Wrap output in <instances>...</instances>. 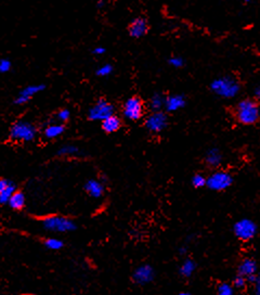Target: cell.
Returning a JSON list of instances; mask_svg holds the SVG:
<instances>
[{
  "label": "cell",
  "mask_w": 260,
  "mask_h": 295,
  "mask_svg": "<svg viewBox=\"0 0 260 295\" xmlns=\"http://www.w3.org/2000/svg\"><path fill=\"white\" fill-rule=\"evenodd\" d=\"M234 113H236V120L243 125H254L259 121L260 117V111L257 102L250 99L240 101L236 104Z\"/></svg>",
  "instance_id": "1"
},
{
  "label": "cell",
  "mask_w": 260,
  "mask_h": 295,
  "mask_svg": "<svg viewBox=\"0 0 260 295\" xmlns=\"http://www.w3.org/2000/svg\"><path fill=\"white\" fill-rule=\"evenodd\" d=\"M210 89L218 97L224 98V99H232V98L238 95L240 85L234 77L222 76L212 81L210 84Z\"/></svg>",
  "instance_id": "2"
},
{
  "label": "cell",
  "mask_w": 260,
  "mask_h": 295,
  "mask_svg": "<svg viewBox=\"0 0 260 295\" xmlns=\"http://www.w3.org/2000/svg\"><path fill=\"white\" fill-rule=\"evenodd\" d=\"M36 136L37 128L34 124L28 121L20 120L13 124L10 128V138L12 140L30 142L36 138Z\"/></svg>",
  "instance_id": "3"
},
{
  "label": "cell",
  "mask_w": 260,
  "mask_h": 295,
  "mask_svg": "<svg viewBox=\"0 0 260 295\" xmlns=\"http://www.w3.org/2000/svg\"><path fill=\"white\" fill-rule=\"evenodd\" d=\"M42 226L46 230L54 232H70L76 229L75 222L63 216H49L44 219Z\"/></svg>",
  "instance_id": "4"
},
{
  "label": "cell",
  "mask_w": 260,
  "mask_h": 295,
  "mask_svg": "<svg viewBox=\"0 0 260 295\" xmlns=\"http://www.w3.org/2000/svg\"><path fill=\"white\" fill-rule=\"evenodd\" d=\"M233 185V176L224 172V170H217V172L210 175L206 181V187L212 191L221 192L229 189Z\"/></svg>",
  "instance_id": "5"
},
{
  "label": "cell",
  "mask_w": 260,
  "mask_h": 295,
  "mask_svg": "<svg viewBox=\"0 0 260 295\" xmlns=\"http://www.w3.org/2000/svg\"><path fill=\"white\" fill-rule=\"evenodd\" d=\"M258 227L255 221L250 218H243L238 220L233 226V232L236 237L242 241H250L257 234Z\"/></svg>",
  "instance_id": "6"
},
{
  "label": "cell",
  "mask_w": 260,
  "mask_h": 295,
  "mask_svg": "<svg viewBox=\"0 0 260 295\" xmlns=\"http://www.w3.org/2000/svg\"><path fill=\"white\" fill-rule=\"evenodd\" d=\"M144 113V104L139 97H130L124 102L122 106V115L128 121L136 122L139 121Z\"/></svg>",
  "instance_id": "7"
},
{
  "label": "cell",
  "mask_w": 260,
  "mask_h": 295,
  "mask_svg": "<svg viewBox=\"0 0 260 295\" xmlns=\"http://www.w3.org/2000/svg\"><path fill=\"white\" fill-rule=\"evenodd\" d=\"M115 108L106 99H99L88 111V119L90 121H103L114 114Z\"/></svg>",
  "instance_id": "8"
},
{
  "label": "cell",
  "mask_w": 260,
  "mask_h": 295,
  "mask_svg": "<svg viewBox=\"0 0 260 295\" xmlns=\"http://www.w3.org/2000/svg\"><path fill=\"white\" fill-rule=\"evenodd\" d=\"M144 125L150 133L158 134L167 127L168 117L162 111H154L146 119Z\"/></svg>",
  "instance_id": "9"
},
{
  "label": "cell",
  "mask_w": 260,
  "mask_h": 295,
  "mask_svg": "<svg viewBox=\"0 0 260 295\" xmlns=\"http://www.w3.org/2000/svg\"><path fill=\"white\" fill-rule=\"evenodd\" d=\"M155 278L154 268L148 264H143L136 267L132 272L134 282L139 285H146L151 283Z\"/></svg>",
  "instance_id": "10"
},
{
  "label": "cell",
  "mask_w": 260,
  "mask_h": 295,
  "mask_svg": "<svg viewBox=\"0 0 260 295\" xmlns=\"http://www.w3.org/2000/svg\"><path fill=\"white\" fill-rule=\"evenodd\" d=\"M46 89L44 85L42 84H35V85H30V86H26L23 88L21 91H20L18 95L14 99V104L16 106H23V104H26L30 102L32 97L38 95L39 93H42V90Z\"/></svg>",
  "instance_id": "11"
},
{
  "label": "cell",
  "mask_w": 260,
  "mask_h": 295,
  "mask_svg": "<svg viewBox=\"0 0 260 295\" xmlns=\"http://www.w3.org/2000/svg\"><path fill=\"white\" fill-rule=\"evenodd\" d=\"M148 32V24L146 19L144 18H136L134 21L130 23L129 28H128V33L130 37L132 38H142L143 36H146Z\"/></svg>",
  "instance_id": "12"
},
{
  "label": "cell",
  "mask_w": 260,
  "mask_h": 295,
  "mask_svg": "<svg viewBox=\"0 0 260 295\" xmlns=\"http://www.w3.org/2000/svg\"><path fill=\"white\" fill-rule=\"evenodd\" d=\"M257 270H258L257 261L254 258L246 257L240 263L238 268V274H240V276L247 278L250 276H252V274H256Z\"/></svg>",
  "instance_id": "13"
},
{
  "label": "cell",
  "mask_w": 260,
  "mask_h": 295,
  "mask_svg": "<svg viewBox=\"0 0 260 295\" xmlns=\"http://www.w3.org/2000/svg\"><path fill=\"white\" fill-rule=\"evenodd\" d=\"M186 107V98L184 95H172L165 98V109L167 112H177Z\"/></svg>",
  "instance_id": "14"
},
{
  "label": "cell",
  "mask_w": 260,
  "mask_h": 295,
  "mask_svg": "<svg viewBox=\"0 0 260 295\" xmlns=\"http://www.w3.org/2000/svg\"><path fill=\"white\" fill-rule=\"evenodd\" d=\"M84 190L90 196H92L94 199H99L104 193V185L100 180L89 179L84 183Z\"/></svg>",
  "instance_id": "15"
},
{
  "label": "cell",
  "mask_w": 260,
  "mask_h": 295,
  "mask_svg": "<svg viewBox=\"0 0 260 295\" xmlns=\"http://www.w3.org/2000/svg\"><path fill=\"white\" fill-rule=\"evenodd\" d=\"M101 127L106 134H114L122 127V121L117 115L113 114L101 122Z\"/></svg>",
  "instance_id": "16"
},
{
  "label": "cell",
  "mask_w": 260,
  "mask_h": 295,
  "mask_svg": "<svg viewBox=\"0 0 260 295\" xmlns=\"http://www.w3.org/2000/svg\"><path fill=\"white\" fill-rule=\"evenodd\" d=\"M205 163L210 167L216 168L222 163V153L218 148H212L205 154Z\"/></svg>",
  "instance_id": "17"
},
{
  "label": "cell",
  "mask_w": 260,
  "mask_h": 295,
  "mask_svg": "<svg viewBox=\"0 0 260 295\" xmlns=\"http://www.w3.org/2000/svg\"><path fill=\"white\" fill-rule=\"evenodd\" d=\"M64 132H65V126L62 123H54L46 126L44 130V136L47 139H56L58 138V137L63 135Z\"/></svg>",
  "instance_id": "18"
},
{
  "label": "cell",
  "mask_w": 260,
  "mask_h": 295,
  "mask_svg": "<svg viewBox=\"0 0 260 295\" xmlns=\"http://www.w3.org/2000/svg\"><path fill=\"white\" fill-rule=\"evenodd\" d=\"M196 270V263L192 259H186L179 268V273L181 277L190 278L193 276V273Z\"/></svg>",
  "instance_id": "19"
},
{
  "label": "cell",
  "mask_w": 260,
  "mask_h": 295,
  "mask_svg": "<svg viewBox=\"0 0 260 295\" xmlns=\"http://www.w3.org/2000/svg\"><path fill=\"white\" fill-rule=\"evenodd\" d=\"M8 203L12 209H16V211H18V209L23 208L25 205V195L22 192L16 191L12 194Z\"/></svg>",
  "instance_id": "20"
},
{
  "label": "cell",
  "mask_w": 260,
  "mask_h": 295,
  "mask_svg": "<svg viewBox=\"0 0 260 295\" xmlns=\"http://www.w3.org/2000/svg\"><path fill=\"white\" fill-rule=\"evenodd\" d=\"M148 107L153 111H162L165 107V97L160 94H154L148 101Z\"/></svg>",
  "instance_id": "21"
},
{
  "label": "cell",
  "mask_w": 260,
  "mask_h": 295,
  "mask_svg": "<svg viewBox=\"0 0 260 295\" xmlns=\"http://www.w3.org/2000/svg\"><path fill=\"white\" fill-rule=\"evenodd\" d=\"M16 191V187L13 182H9V185L4 188V191L0 193V204H6L8 203L12 194Z\"/></svg>",
  "instance_id": "22"
},
{
  "label": "cell",
  "mask_w": 260,
  "mask_h": 295,
  "mask_svg": "<svg viewBox=\"0 0 260 295\" xmlns=\"http://www.w3.org/2000/svg\"><path fill=\"white\" fill-rule=\"evenodd\" d=\"M80 148L74 145H66L58 149L56 154L58 156H75L80 153Z\"/></svg>",
  "instance_id": "23"
},
{
  "label": "cell",
  "mask_w": 260,
  "mask_h": 295,
  "mask_svg": "<svg viewBox=\"0 0 260 295\" xmlns=\"http://www.w3.org/2000/svg\"><path fill=\"white\" fill-rule=\"evenodd\" d=\"M64 243L62 240H58L56 238H49L44 241V246L49 248L51 251H58V250H61L63 247Z\"/></svg>",
  "instance_id": "24"
},
{
  "label": "cell",
  "mask_w": 260,
  "mask_h": 295,
  "mask_svg": "<svg viewBox=\"0 0 260 295\" xmlns=\"http://www.w3.org/2000/svg\"><path fill=\"white\" fill-rule=\"evenodd\" d=\"M206 181H207V178H206V177L204 175H202V174H195V175H193L192 179H191L192 186L194 188H196V189L206 187Z\"/></svg>",
  "instance_id": "25"
},
{
  "label": "cell",
  "mask_w": 260,
  "mask_h": 295,
  "mask_svg": "<svg viewBox=\"0 0 260 295\" xmlns=\"http://www.w3.org/2000/svg\"><path fill=\"white\" fill-rule=\"evenodd\" d=\"M113 73V65L112 64H103L100 68H98L96 74L100 77H108Z\"/></svg>",
  "instance_id": "26"
},
{
  "label": "cell",
  "mask_w": 260,
  "mask_h": 295,
  "mask_svg": "<svg viewBox=\"0 0 260 295\" xmlns=\"http://www.w3.org/2000/svg\"><path fill=\"white\" fill-rule=\"evenodd\" d=\"M218 295H234V287L230 283H220L217 287Z\"/></svg>",
  "instance_id": "27"
},
{
  "label": "cell",
  "mask_w": 260,
  "mask_h": 295,
  "mask_svg": "<svg viewBox=\"0 0 260 295\" xmlns=\"http://www.w3.org/2000/svg\"><path fill=\"white\" fill-rule=\"evenodd\" d=\"M12 69V62L9 59H0V73L6 74L9 73Z\"/></svg>",
  "instance_id": "28"
},
{
  "label": "cell",
  "mask_w": 260,
  "mask_h": 295,
  "mask_svg": "<svg viewBox=\"0 0 260 295\" xmlns=\"http://www.w3.org/2000/svg\"><path fill=\"white\" fill-rule=\"evenodd\" d=\"M70 119V111L68 109H61L58 110V112L56 113V120L61 123L68 122Z\"/></svg>",
  "instance_id": "29"
},
{
  "label": "cell",
  "mask_w": 260,
  "mask_h": 295,
  "mask_svg": "<svg viewBox=\"0 0 260 295\" xmlns=\"http://www.w3.org/2000/svg\"><path fill=\"white\" fill-rule=\"evenodd\" d=\"M247 284V280L245 277L240 276V274H236V277L233 280V286L236 289H244Z\"/></svg>",
  "instance_id": "30"
},
{
  "label": "cell",
  "mask_w": 260,
  "mask_h": 295,
  "mask_svg": "<svg viewBox=\"0 0 260 295\" xmlns=\"http://www.w3.org/2000/svg\"><path fill=\"white\" fill-rule=\"evenodd\" d=\"M168 62L174 69H180V68L184 67V59H182L181 57H172L170 59H169Z\"/></svg>",
  "instance_id": "31"
},
{
  "label": "cell",
  "mask_w": 260,
  "mask_h": 295,
  "mask_svg": "<svg viewBox=\"0 0 260 295\" xmlns=\"http://www.w3.org/2000/svg\"><path fill=\"white\" fill-rule=\"evenodd\" d=\"M106 48L104 47H96L94 50H92V54L94 55V56H102V55H104L106 54Z\"/></svg>",
  "instance_id": "32"
},
{
  "label": "cell",
  "mask_w": 260,
  "mask_h": 295,
  "mask_svg": "<svg viewBox=\"0 0 260 295\" xmlns=\"http://www.w3.org/2000/svg\"><path fill=\"white\" fill-rule=\"evenodd\" d=\"M9 180H6V179H0V193H2L4 190V188L9 185Z\"/></svg>",
  "instance_id": "33"
},
{
  "label": "cell",
  "mask_w": 260,
  "mask_h": 295,
  "mask_svg": "<svg viewBox=\"0 0 260 295\" xmlns=\"http://www.w3.org/2000/svg\"><path fill=\"white\" fill-rule=\"evenodd\" d=\"M254 284H255V294L256 295H260V277L257 278L256 282L254 283Z\"/></svg>",
  "instance_id": "34"
},
{
  "label": "cell",
  "mask_w": 260,
  "mask_h": 295,
  "mask_svg": "<svg viewBox=\"0 0 260 295\" xmlns=\"http://www.w3.org/2000/svg\"><path fill=\"white\" fill-rule=\"evenodd\" d=\"M255 96L258 98V99H260V84L255 88Z\"/></svg>",
  "instance_id": "35"
},
{
  "label": "cell",
  "mask_w": 260,
  "mask_h": 295,
  "mask_svg": "<svg viewBox=\"0 0 260 295\" xmlns=\"http://www.w3.org/2000/svg\"><path fill=\"white\" fill-rule=\"evenodd\" d=\"M186 252V247H180V248H179V253H180L181 255H184Z\"/></svg>",
  "instance_id": "36"
},
{
  "label": "cell",
  "mask_w": 260,
  "mask_h": 295,
  "mask_svg": "<svg viewBox=\"0 0 260 295\" xmlns=\"http://www.w3.org/2000/svg\"><path fill=\"white\" fill-rule=\"evenodd\" d=\"M177 295H192L191 293H188V292H180L179 294H177Z\"/></svg>",
  "instance_id": "37"
},
{
  "label": "cell",
  "mask_w": 260,
  "mask_h": 295,
  "mask_svg": "<svg viewBox=\"0 0 260 295\" xmlns=\"http://www.w3.org/2000/svg\"><path fill=\"white\" fill-rule=\"evenodd\" d=\"M243 2H244V3H247V4H248V3H252V0H243Z\"/></svg>",
  "instance_id": "38"
}]
</instances>
